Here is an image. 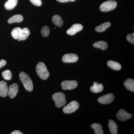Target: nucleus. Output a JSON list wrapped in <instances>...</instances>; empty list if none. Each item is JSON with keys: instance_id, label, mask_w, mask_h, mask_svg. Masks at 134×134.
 <instances>
[{"instance_id": "nucleus-8", "label": "nucleus", "mask_w": 134, "mask_h": 134, "mask_svg": "<svg viewBox=\"0 0 134 134\" xmlns=\"http://www.w3.org/2000/svg\"><path fill=\"white\" fill-rule=\"evenodd\" d=\"M114 98V95L113 93H108L98 98V101L101 104H107L112 102Z\"/></svg>"}, {"instance_id": "nucleus-19", "label": "nucleus", "mask_w": 134, "mask_h": 134, "mask_svg": "<svg viewBox=\"0 0 134 134\" xmlns=\"http://www.w3.org/2000/svg\"><path fill=\"white\" fill-rule=\"evenodd\" d=\"M18 0H8L5 3V7L7 10H11L14 9L17 4Z\"/></svg>"}, {"instance_id": "nucleus-28", "label": "nucleus", "mask_w": 134, "mask_h": 134, "mask_svg": "<svg viewBox=\"0 0 134 134\" xmlns=\"http://www.w3.org/2000/svg\"><path fill=\"white\" fill-rule=\"evenodd\" d=\"M30 1L31 3L35 6L39 7L42 5V2L41 0H30Z\"/></svg>"}, {"instance_id": "nucleus-22", "label": "nucleus", "mask_w": 134, "mask_h": 134, "mask_svg": "<svg viewBox=\"0 0 134 134\" xmlns=\"http://www.w3.org/2000/svg\"><path fill=\"white\" fill-rule=\"evenodd\" d=\"M110 25L111 23L110 22H106L99 26H97L95 29V30L98 32H103L109 28Z\"/></svg>"}, {"instance_id": "nucleus-30", "label": "nucleus", "mask_w": 134, "mask_h": 134, "mask_svg": "<svg viewBox=\"0 0 134 134\" xmlns=\"http://www.w3.org/2000/svg\"><path fill=\"white\" fill-rule=\"evenodd\" d=\"M60 2L65 3L68 2H72L75 1L76 0H56Z\"/></svg>"}, {"instance_id": "nucleus-27", "label": "nucleus", "mask_w": 134, "mask_h": 134, "mask_svg": "<svg viewBox=\"0 0 134 134\" xmlns=\"http://www.w3.org/2000/svg\"><path fill=\"white\" fill-rule=\"evenodd\" d=\"M127 40L130 43L132 44H134V33L131 34H128L127 36Z\"/></svg>"}, {"instance_id": "nucleus-13", "label": "nucleus", "mask_w": 134, "mask_h": 134, "mask_svg": "<svg viewBox=\"0 0 134 134\" xmlns=\"http://www.w3.org/2000/svg\"><path fill=\"white\" fill-rule=\"evenodd\" d=\"M104 87L102 84L98 83L95 82L93 83V85L90 88V90L94 93H98L103 91Z\"/></svg>"}, {"instance_id": "nucleus-2", "label": "nucleus", "mask_w": 134, "mask_h": 134, "mask_svg": "<svg viewBox=\"0 0 134 134\" xmlns=\"http://www.w3.org/2000/svg\"><path fill=\"white\" fill-rule=\"evenodd\" d=\"M36 70L37 74L41 79L46 80L49 77V72L43 63H39L36 66Z\"/></svg>"}, {"instance_id": "nucleus-7", "label": "nucleus", "mask_w": 134, "mask_h": 134, "mask_svg": "<svg viewBox=\"0 0 134 134\" xmlns=\"http://www.w3.org/2000/svg\"><path fill=\"white\" fill-rule=\"evenodd\" d=\"M116 116L117 119L120 120L125 121L130 119L133 116L132 114L127 113L125 110L121 109L117 113Z\"/></svg>"}, {"instance_id": "nucleus-12", "label": "nucleus", "mask_w": 134, "mask_h": 134, "mask_svg": "<svg viewBox=\"0 0 134 134\" xmlns=\"http://www.w3.org/2000/svg\"><path fill=\"white\" fill-rule=\"evenodd\" d=\"M8 88L7 83L3 81L0 82V96L6 97L8 95Z\"/></svg>"}, {"instance_id": "nucleus-23", "label": "nucleus", "mask_w": 134, "mask_h": 134, "mask_svg": "<svg viewBox=\"0 0 134 134\" xmlns=\"http://www.w3.org/2000/svg\"><path fill=\"white\" fill-rule=\"evenodd\" d=\"M93 46L96 48H100L102 50H105L108 47V44L104 41H99L94 43Z\"/></svg>"}, {"instance_id": "nucleus-3", "label": "nucleus", "mask_w": 134, "mask_h": 134, "mask_svg": "<svg viewBox=\"0 0 134 134\" xmlns=\"http://www.w3.org/2000/svg\"><path fill=\"white\" fill-rule=\"evenodd\" d=\"M52 98L55 102V106L58 108L62 107L66 104V103L65 95L62 92L54 93L53 95Z\"/></svg>"}, {"instance_id": "nucleus-26", "label": "nucleus", "mask_w": 134, "mask_h": 134, "mask_svg": "<svg viewBox=\"0 0 134 134\" xmlns=\"http://www.w3.org/2000/svg\"><path fill=\"white\" fill-rule=\"evenodd\" d=\"M41 33L44 37H48L50 33V29L47 26H43L41 30Z\"/></svg>"}, {"instance_id": "nucleus-18", "label": "nucleus", "mask_w": 134, "mask_h": 134, "mask_svg": "<svg viewBox=\"0 0 134 134\" xmlns=\"http://www.w3.org/2000/svg\"><path fill=\"white\" fill-rule=\"evenodd\" d=\"M107 64L108 67L114 70H119L121 68V65L120 63L113 61H108Z\"/></svg>"}, {"instance_id": "nucleus-29", "label": "nucleus", "mask_w": 134, "mask_h": 134, "mask_svg": "<svg viewBox=\"0 0 134 134\" xmlns=\"http://www.w3.org/2000/svg\"><path fill=\"white\" fill-rule=\"evenodd\" d=\"M7 64V62L4 60H2L0 61V68H1L3 67L4 66Z\"/></svg>"}, {"instance_id": "nucleus-5", "label": "nucleus", "mask_w": 134, "mask_h": 134, "mask_svg": "<svg viewBox=\"0 0 134 134\" xmlns=\"http://www.w3.org/2000/svg\"><path fill=\"white\" fill-rule=\"evenodd\" d=\"M79 107L78 103L76 100H74L65 106L63 111V112L66 114L72 113L75 111Z\"/></svg>"}, {"instance_id": "nucleus-16", "label": "nucleus", "mask_w": 134, "mask_h": 134, "mask_svg": "<svg viewBox=\"0 0 134 134\" xmlns=\"http://www.w3.org/2000/svg\"><path fill=\"white\" fill-rule=\"evenodd\" d=\"M124 85L126 88L130 91L134 92V80L132 79H127L125 82Z\"/></svg>"}, {"instance_id": "nucleus-14", "label": "nucleus", "mask_w": 134, "mask_h": 134, "mask_svg": "<svg viewBox=\"0 0 134 134\" xmlns=\"http://www.w3.org/2000/svg\"><path fill=\"white\" fill-rule=\"evenodd\" d=\"M108 127L110 132L112 134H117L118 133V127L117 124L113 120L108 121Z\"/></svg>"}, {"instance_id": "nucleus-11", "label": "nucleus", "mask_w": 134, "mask_h": 134, "mask_svg": "<svg viewBox=\"0 0 134 134\" xmlns=\"http://www.w3.org/2000/svg\"><path fill=\"white\" fill-rule=\"evenodd\" d=\"M18 91V85L16 83H14L8 88V95L10 98H13L16 96Z\"/></svg>"}, {"instance_id": "nucleus-9", "label": "nucleus", "mask_w": 134, "mask_h": 134, "mask_svg": "<svg viewBox=\"0 0 134 134\" xmlns=\"http://www.w3.org/2000/svg\"><path fill=\"white\" fill-rule=\"evenodd\" d=\"M62 60L63 62L65 63H74L77 61L78 57L75 54H67L63 57Z\"/></svg>"}, {"instance_id": "nucleus-10", "label": "nucleus", "mask_w": 134, "mask_h": 134, "mask_svg": "<svg viewBox=\"0 0 134 134\" xmlns=\"http://www.w3.org/2000/svg\"><path fill=\"white\" fill-rule=\"evenodd\" d=\"M83 28V26L81 24H74L67 31V34L70 36H73L77 32L81 31Z\"/></svg>"}, {"instance_id": "nucleus-15", "label": "nucleus", "mask_w": 134, "mask_h": 134, "mask_svg": "<svg viewBox=\"0 0 134 134\" xmlns=\"http://www.w3.org/2000/svg\"><path fill=\"white\" fill-rule=\"evenodd\" d=\"M23 20V17L21 15H16L10 18L8 20L9 24L21 23Z\"/></svg>"}, {"instance_id": "nucleus-25", "label": "nucleus", "mask_w": 134, "mask_h": 134, "mask_svg": "<svg viewBox=\"0 0 134 134\" xmlns=\"http://www.w3.org/2000/svg\"><path fill=\"white\" fill-rule=\"evenodd\" d=\"M3 77L6 80H10L12 78V74L10 70H7L2 73Z\"/></svg>"}, {"instance_id": "nucleus-20", "label": "nucleus", "mask_w": 134, "mask_h": 134, "mask_svg": "<svg viewBox=\"0 0 134 134\" xmlns=\"http://www.w3.org/2000/svg\"><path fill=\"white\" fill-rule=\"evenodd\" d=\"M52 21L54 24L58 27H61L63 24V21L61 17L59 15L54 16L52 18Z\"/></svg>"}, {"instance_id": "nucleus-31", "label": "nucleus", "mask_w": 134, "mask_h": 134, "mask_svg": "<svg viewBox=\"0 0 134 134\" xmlns=\"http://www.w3.org/2000/svg\"><path fill=\"white\" fill-rule=\"evenodd\" d=\"M23 133L19 130H15L12 132L11 134H23Z\"/></svg>"}, {"instance_id": "nucleus-21", "label": "nucleus", "mask_w": 134, "mask_h": 134, "mask_svg": "<svg viewBox=\"0 0 134 134\" xmlns=\"http://www.w3.org/2000/svg\"><path fill=\"white\" fill-rule=\"evenodd\" d=\"M91 127L94 130L95 134H104V131L102 129V126L100 124L98 123H93L91 125Z\"/></svg>"}, {"instance_id": "nucleus-4", "label": "nucleus", "mask_w": 134, "mask_h": 134, "mask_svg": "<svg viewBox=\"0 0 134 134\" xmlns=\"http://www.w3.org/2000/svg\"><path fill=\"white\" fill-rule=\"evenodd\" d=\"M117 6V2L115 1L110 0L102 3L99 8L102 12H108L115 9Z\"/></svg>"}, {"instance_id": "nucleus-24", "label": "nucleus", "mask_w": 134, "mask_h": 134, "mask_svg": "<svg viewBox=\"0 0 134 134\" xmlns=\"http://www.w3.org/2000/svg\"><path fill=\"white\" fill-rule=\"evenodd\" d=\"M22 29L20 27H17L12 30L11 35L12 37L15 40L19 39L21 35Z\"/></svg>"}, {"instance_id": "nucleus-1", "label": "nucleus", "mask_w": 134, "mask_h": 134, "mask_svg": "<svg viewBox=\"0 0 134 134\" xmlns=\"http://www.w3.org/2000/svg\"><path fill=\"white\" fill-rule=\"evenodd\" d=\"M19 78L26 91L31 92L33 89V85L31 79L27 74L21 72L19 74Z\"/></svg>"}, {"instance_id": "nucleus-6", "label": "nucleus", "mask_w": 134, "mask_h": 134, "mask_svg": "<svg viewBox=\"0 0 134 134\" xmlns=\"http://www.w3.org/2000/svg\"><path fill=\"white\" fill-rule=\"evenodd\" d=\"M77 86V82L75 81H65L61 84L62 88L64 90H73L76 88Z\"/></svg>"}, {"instance_id": "nucleus-17", "label": "nucleus", "mask_w": 134, "mask_h": 134, "mask_svg": "<svg viewBox=\"0 0 134 134\" xmlns=\"http://www.w3.org/2000/svg\"><path fill=\"white\" fill-rule=\"evenodd\" d=\"M30 31L29 29L26 28L22 29L21 31V35L18 40L19 41H23L28 38L30 35Z\"/></svg>"}]
</instances>
